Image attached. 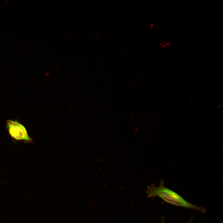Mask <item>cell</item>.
Instances as JSON below:
<instances>
[{
	"label": "cell",
	"mask_w": 223,
	"mask_h": 223,
	"mask_svg": "<svg viewBox=\"0 0 223 223\" xmlns=\"http://www.w3.org/2000/svg\"></svg>",
	"instance_id": "obj_5"
},
{
	"label": "cell",
	"mask_w": 223,
	"mask_h": 223,
	"mask_svg": "<svg viewBox=\"0 0 223 223\" xmlns=\"http://www.w3.org/2000/svg\"><path fill=\"white\" fill-rule=\"evenodd\" d=\"M221 104H219V105L217 106V109H219L220 108H221Z\"/></svg>",
	"instance_id": "obj_3"
},
{
	"label": "cell",
	"mask_w": 223,
	"mask_h": 223,
	"mask_svg": "<svg viewBox=\"0 0 223 223\" xmlns=\"http://www.w3.org/2000/svg\"><path fill=\"white\" fill-rule=\"evenodd\" d=\"M6 127L9 134L14 141H22L25 143L33 142L25 127L19 122L8 120L6 122Z\"/></svg>",
	"instance_id": "obj_2"
},
{
	"label": "cell",
	"mask_w": 223,
	"mask_h": 223,
	"mask_svg": "<svg viewBox=\"0 0 223 223\" xmlns=\"http://www.w3.org/2000/svg\"><path fill=\"white\" fill-rule=\"evenodd\" d=\"M193 100V98H192L190 99V100L189 101L190 102L191 101Z\"/></svg>",
	"instance_id": "obj_4"
},
{
	"label": "cell",
	"mask_w": 223,
	"mask_h": 223,
	"mask_svg": "<svg viewBox=\"0 0 223 223\" xmlns=\"http://www.w3.org/2000/svg\"><path fill=\"white\" fill-rule=\"evenodd\" d=\"M146 195L148 198L158 197L166 202L176 206L196 210L203 213L206 211L204 208L190 203L175 191L166 187L162 180L159 186L156 187L153 184L148 186Z\"/></svg>",
	"instance_id": "obj_1"
}]
</instances>
